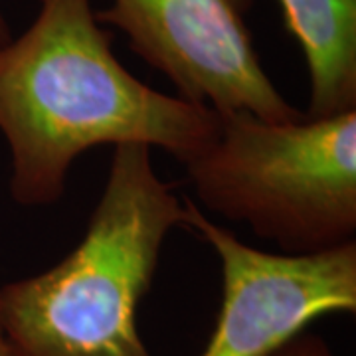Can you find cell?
Returning a JSON list of instances; mask_svg holds the SVG:
<instances>
[{
    "mask_svg": "<svg viewBox=\"0 0 356 356\" xmlns=\"http://www.w3.org/2000/svg\"><path fill=\"white\" fill-rule=\"evenodd\" d=\"M38 4L32 24L0 44V133L14 202H58L74 161L93 147L147 145L184 165L214 137L216 111L156 91L119 62L91 0Z\"/></svg>",
    "mask_w": 356,
    "mask_h": 356,
    "instance_id": "cell-1",
    "label": "cell"
},
{
    "mask_svg": "<svg viewBox=\"0 0 356 356\" xmlns=\"http://www.w3.org/2000/svg\"><path fill=\"white\" fill-rule=\"evenodd\" d=\"M147 145L113 147L102 198L76 248L50 269L0 285V331L14 356H153L137 315L184 200Z\"/></svg>",
    "mask_w": 356,
    "mask_h": 356,
    "instance_id": "cell-2",
    "label": "cell"
},
{
    "mask_svg": "<svg viewBox=\"0 0 356 356\" xmlns=\"http://www.w3.org/2000/svg\"><path fill=\"white\" fill-rule=\"evenodd\" d=\"M182 166L202 212L248 226L281 254L356 242V109L285 123L218 113L214 137Z\"/></svg>",
    "mask_w": 356,
    "mask_h": 356,
    "instance_id": "cell-3",
    "label": "cell"
},
{
    "mask_svg": "<svg viewBox=\"0 0 356 356\" xmlns=\"http://www.w3.org/2000/svg\"><path fill=\"white\" fill-rule=\"evenodd\" d=\"M252 0H111L95 10L131 50L175 86L178 97L216 113L248 111L285 123L293 107L261 64L245 14Z\"/></svg>",
    "mask_w": 356,
    "mask_h": 356,
    "instance_id": "cell-4",
    "label": "cell"
},
{
    "mask_svg": "<svg viewBox=\"0 0 356 356\" xmlns=\"http://www.w3.org/2000/svg\"><path fill=\"white\" fill-rule=\"evenodd\" d=\"M220 261L222 301L200 356H266L331 315L356 313V242L307 255L252 248L184 198V226Z\"/></svg>",
    "mask_w": 356,
    "mask_h": 356,
    "instance_id": "cell-5",
    "label": "cell"
},
{
    "mask_svg": "<svg viewBox=\"0 0 356 356\" xmlns=\"http://www.w3.org/2000/svg\"><path fill=\"white\" fill-rule=\"evenodd\" d=\"M309 72L307 117L356 109V0H280Z\"/></svg>",
    "mask_w": 356,
    "mask_h": 356,
    "instance_id": "cell-6",
    "label": "cell"
},
{
    "mask_svg": "<svg viewBox=\"0 0 356 356\" xmlns=\"http://www.w3.org/2000/svg\"><path fill=\"white\" fill-rule=\"evenodd\" d=\"M266 356H334V353L318 334L307 332L305 329L293 334L291 339H287L280 346H275Z\"/></svg>",
    "mask_w": 356,
    "mask_h": 356,
    "instance_id": "cell-7",
    "label": "cell"
},
{
    "mask_svg": "<svg viewBox=\"0 0 356 356\" xmlns=\"http://www.w3.org/2000/svg\"><path fill=\"white\" fill-rule=\"evenodd\" d=\"M10 38H13V32H10L8 20H6V16H4V10H2V6H0V44L8 42Z\"/></svg>",
    "mask_w": 356,
    "mask_h": 356,
    "instance_id": "cell-8",
    "label": "cell"
},
{
    "mask_svg": "<svg viewBox=\"0 0 356 356\" xmlns=\"http://www.w3.org/2000/svg\"><path fill=\"white\" fill-rule=\"evenodd\" d=\"M0 356H14V353L10 350V346L6 343V339H4V334L0 331Z\"/></svg>",
    "mask_w": 356,
    "mask_h": 356,
    "instance_id": "cell-9",
    "label": "cell"
}]
</instances>
